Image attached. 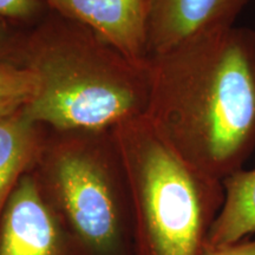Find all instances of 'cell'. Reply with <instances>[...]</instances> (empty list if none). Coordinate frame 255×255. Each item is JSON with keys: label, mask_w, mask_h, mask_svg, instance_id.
<instances>
[{"label": "cell", "mask_w": 255, "mask_h": 255, "mask_svg": "<svg viewBox=\"0 0 255 255\" xmlns=\"http://www.w3.org/2000/svg\"><path fill=\"white\" fill-rule=\"evenodd\" d=\"M146 117L191 164L223 180L255 150V30L197 34L149 60Z\"/></svg>", "instance_id": "cell-1"}, {"label": "cell", "mask_w": 255, "mask_h": 255, "mask_svg": "<svg viewBox=\"0 0 255 255\" xmlns=\"http://www.w3.org/2000/svg\"><path fill=\"white\" fill-rule=\"evenodd\" d=\"M17 64L37 90L24 111L51 130H114L146 116L150 62L139 64L81 23L49 11L25 28Z\"/></svg>", "instance_id": "cell-2"}, {"label": "cell", "mask_w": 255, "mask_h": 255, "mask_svg": "<svg viewBox=\"0 0 255 255\" xmlns=\"http://www.w3.org/2000/svg\"><path fill=\"white\" fill-rule=\"evenodd\" d=\"M131 199L136 255H205L225 201L221 180L191 164L146 116L113 130Z\"/></svg>", "instance_id": "cell-3"}, {"label": "cell", "mask_w": 255, "mask_h": 255, "mask_svg": "<svg viewBox=\"0 0 255 255\" xmlns=\"http://www.w3.org/2000/svg\"><path fill=\"white\" fill-rule=\"evenodd\" d=\"M87 255H136L129 184L113 130H51L32 169Z\"/></svg>", "instance_id": "cell-4"}, {"label": "cell", "mask_w": 255, "mask_h": 255, "mask_svg": "<svg viewBox=\"0 0 255 255\" xmlns=\"http://www.w3.org/2000/svg\"><path fill=\"white\" fill-rule=\"evenodd\" d=\"M0 255H87L32 171L20 178L0 214Z\"/></svg>", "instance_id": "cell-5"}, {"label": "cell", "mask_w": 255, "mask_h": 255, "mask_svg": "<svg viewBox=\"0 0 255 255\" xmlns=\"http://www.w3.org/2000/svg\"><path fill=\"white\" fill-rule=\"evenodd\" d=\"M251 0H149V60L197 34L234 26Z\"/></svg>", "instance_id": "cell-6"}, {"label": "cell", "mask_w": 255, "mask_h": 255, "mask_svg": "<svg viewBox=\"0 0 255 255\" xmlns=\"http://www.w3.org/2000/svg\"><path fill=\"white\" fill-rule=\"evenodd\" d=\"M50 11L81 23L127 58L149 63V0H44Z\"/></svg>", "instance_id": "cell-7"}, {"label": "cell", "mask_w": 255, "mask_h": 255, "mask_svg": "<svg viewBox=\"0 0 255 255\" xmlns=\"http://www.w3.org/2000/svg\"><path fill=\"white\" fill-rule=\"evenodd\" d=\"M46 133L47 128L24 110L0 120V214L20 178L33 169Z\"/></svg>", "instance_id": "cell-8"}, {"label": "cell", "mask_w": 255, "mask_h": 255, "mask_svg": "<svg viewBox=\"0 0 255 255\" xmlns=\"http://www.w3.org/2000/svg\"><path fill=\"white\" fill-rule=\"evenodd\" d=\"M225 201L210 229L208 247H225L255 233V168L239 169L222 180Z\"/></svg>", "instance_id": "cell-9"}, {"label": "cell", "mask_w": 255, "mask_h": 255, "mask_svg": "<svg viewBox=\"0 0 255 255\" xmlns=\"http://www.w3.org/2000/svg\"><path fill=\"white\" fill-rule=\"evenodd\" d=\"M37 79L30 70L11 62H0V120L24 110L33 100Z\"/></svg>", "instance_id": "cell-10"}, {"label": "cell", "mask_w": 255, "mask_h": 255, "mask_svg": "<svg viewBox=\"0 0 255 255\" xmlns=\"http://www.w3.org/2000/svg\"><path fill=\"white\" fill-rule=\"evenodd\" d=\"M49 11L44 0H0V18L23 28L33 26Z\"/></svg>", "instance_id": "cell-11"}, {"label": "cell", "mask_w": 255, "mask_h": 255, "mask_svg": "<svg viewBox=\"0 0 255 255\" xmlns=\"http://www.w3.org/2000/svg\"><path fill=\"white\" fill-rule=\"evenodd\" d=\"M25 28L0 18V62L17 64Z\"/></svg>", "instance_id": "cell-12"}, {"label": "cell", "mask_w": 255, "mask_h": 255, "mask_svg": "<svg viewBox=\"0 0 255 255\" xmlns=\"http://www.w3.org/2000/svg\"><path fill=\"white\" fill-rule=\"evenodd\" d=\"M205 255H255V239H246L225 247H208Z\"/></svg>", "instance_id": "cell-13"}]
</instances>
